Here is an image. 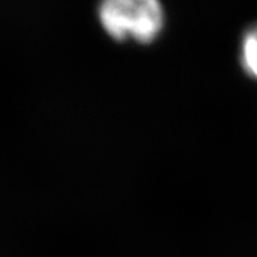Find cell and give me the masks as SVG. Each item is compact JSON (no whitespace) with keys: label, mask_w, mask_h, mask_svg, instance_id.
<instances>
[{"label":"cell","mask_w":257,"mask_h":257,"mask_svg":"<svg viewBox=\"0 0 257 257\" xmlns=\"http://www.w3.org/2000/svg\"><path fill=\"white\" fill-rule=\"evenodd\" d=\"M100 20L107 33L117 40L133 37L152 42L163 28V8L156 0H109L100 6Z\"/></svg>","instance_id":"cell-1"},{"label":"cell","mask_w":257,"mask_h":257,"mask_svg":"<svg viewBox=\"0 0 257 257\" xmlns=\"http://www.w3.org/2000/svg\"><path fill=\"white\" fill-rule=\"evenodd\" d=\"M243 67L250 76L257 79V25L250 29L243 39L241 45Z\"/></svg>","instance_id":"cell-2"}]
</instances>
